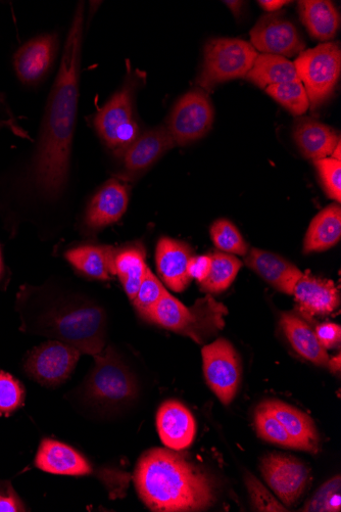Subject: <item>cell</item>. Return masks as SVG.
<instances>
[{
  "mask_svg": "<svg viewBox=\"0 0 341 512\" xmlns=\"http://www.w3.org/2000/svg\"><path fill=\"white\" fill-rule=\"evenodd\" d=\"M84 17V4L80 3L68 32L58 76L48 97L30 168L33 188L47 201L58 200L63 195L69 178L79 103Z\"/></svg>",
  "mask_w": 341,
  "mask_h": 512,
  "instance_id": "1",
  "label": "cell"
},
{
  "mask_svg": "<svg viewBox=\"0 0 341 512\" xmlns=\"http://www.w3.org/2000/svg\"><path fill=\"white\" fill-rule=\"evenodd\" d=\"M134 483L140 499L153 511H203L217 500L213 480L169 448H154L142 454Z\"/></svg>",
  "mask_w": 341,
  "mask_h": 512,
  "instance_id": "2",
  "label": "cell"
},
{
  "mask_svg": "<svg viewBox=\"0 0 341 512\" xmlns=\"http://www.w3.org/2000/svg\"><path fill=\"white\" fill-rule=\"evenodd\" d=\"M228 313L210 294L187 307L166 291L150 322L203 345L224 329Z\"/></svg>",
  "mask_w": 341,
  "mask_h": 512,
  "instance_id": "3",
  "label": "cell"
},
{
  "mask_svg": "<svg viewBox=\"0 0 341 512\" xmlns=\"http://www.w3.org/2000/svg\"><path fill=\"white\" fill-rule=\"evenodd\" d=\"M141 78L130 71L123 86L93 119L96 133L117 157H122L142 133L135 113V97Z\"/></svg>",
  "mask_w": 341,
  "mask_h": 512,
  "instance_id": "4",
  "label": "cell"
},
{
  "mask_svg": "<svg viewBox=\"0 0 341 512\" xmlns=\"http://www.w3.org/2000/svg\"><path fill=\"white\" fill-rule=\"evenodd\" d=\"M94 360L95 365L85 384L90 401L110 409L133 402L138 395V384L119 354L108 347L94 356Z\"/></svg>",
  "mask_w": 341,
  "mask_h": 512,
  "instance_id": "5",
  "label": "cell"
},
{
  "mask_svg": "<svg viewBox=\"0 0 341 512\" xmlns=\"http://www.w3.org/2000/svg\"><path fill=\"white\" fill-rule=\"evenodd\" d=\"M259 53L254 46L237 38H215L206 44L204 63L197 83L212 91L217 85L246 77Z\"/></svg>",
  "mask_w": 341,
  "mask_h": 512,
  "instance_id": "6",
  "label": "cell"
},
{
  "mask_svg": "<svg viewBox=\"0 0 341 512\" xmlns=\"http://www.w3.org/2000/svg\"><path fill=\"white\" fill-rule=\"evenodd\" d=\"M294 64L314 112L333 95L340 78V45L338 42L321 43L300 54Z\"/></svg>",
  "mask_w": 341,
  "mask_h": 512,
  "instance_id": "7",
  "label": "cell"
},
{
  "mask_svg": "<svg viewBox=\"0 0 341 512\" xmlns=\"http://www.w3.org/2000/svg\"><path fill=\"white\" fill-rule=\"evenodd\" d=\"M53 333L59 341L94 357L105 349L106 313L95 306L66 311L54 319Z\"/></svg>",
  "mask_w": 341,
  "mask_h": 512,
  "instance_id": "8",
  "label": "cell"
},
{
  "mask_svg": "<svg viewBox=\"0 0 341 512\" xmlns=\"http://www.w3.org/2000/svg\"><path fill=\"white\" fill-rule=\"evenodd\" d=\"M215 118L213 104L205 90L188 91L173 107L166 127L176 146H187L199 141L211 130Z\"/></svg>",
  "mask_w": 341,
  "mask_h": 512,
  "instance_id": "9",
  "label": "cell"
},
{
  "mask_svg": "<svg viewBox=\"0 0 341 512\" xmlns=\"http://www.w3.org/2000/svg\"><path fill=\"white\" fill-rule=\"evenodd\" d=\"M202 355L208 386L224 405L231 404L241 383L239 354L229 341L219 339L204 346Z\"/></svg>",
  "mask_w": 341,
  "mask_h": 512,
  "instance_id": "10",
  "label": "cell"
},
{
  "mask_svg": "<svg viewBox=\"0 0 341 512\" xmlns=\"http://www.w3.org/2000/svg\"><path fill=\"white\" fill-rule=\"evenodd\" d=\"M261 472L283 505H295L305 493L310 482V470L300 459L281 453L263 457Z\"/></svg>",
  "mask_w": 341,
  "mask_h": 512,
  "instance_id": "11",
  "label": "cell"
},
{
  "mask_svg": "<svg viewBox=\"0 0 341 512\" xmlns=\"http://www.w3.org/2000/svg\"><path fill=\"white\" fill-rule=\"evenodd\" d=\"M80 355V351L61 341L46 342L28 355L25 369L34 381L55 387L71 376Z\"/></svg>",
  "mask_w": 341,
  "mask_h": 512,
  "instance_id": "12",
  "label": "cell"
},
{
  "mask_svg": "<svg viewBox=\"0 0 341 512\" xmlns=\"http://www.w3.org/2000/svg\"><path fill=\"white\" fill-rule=\"evenodd\" d=\"M251 44L262 54L292 58L302 54L306 42L283 13L264 15L251 31Z\"/></svg>",
  "mask_w": 341,
  "mask_h": 512,
  "instance_id": "13",
  "label": "cell"
},
{
  "mask_svg": "<svg viewBox=\"0 0 341 512\" xmlns=\"http://www.w3.org/2000/svg\"><path fill=\"white\" fill-rule=\"evenodd\" d=\"M59 52V35L42 34L23 44L14 56V68L25 85L39 84L50 73Z\"/></svg>",
  "mask_w": 341,
  "mask_h": 512,
  "instance_id": "14",
  "label": "cell"
},
{
  "mask_svg": "<svg viewBox=\"0 0 341 512\" xmlns=\"http://www.w3.org/2000/svg\"><path fill=\"white\" fill-rule=\"evenodd\" d=\"M175 147L166 125L142 131L122 156L125 174L133 177L145 172Z\"/></svg>",
  "mask_w": 341,
  "mask_h": 512,
  "instance_id": "15",
  "label": "cell"
},
{
  "mask_svg": "<svg viewBox=\"0 0 341 512\" xmlns=\"http://www.w3.org/2000/svg\"><path fill=\"white\" fill-rule=\"evenodd\" d=\"M291 295L295 297L301 314L307 319L329 315L340 304L339 292L330 279L304 272L292 289Z\"/></svg>",
  "mask_w": 341,
  "mask_h": 512,
  "instance_id": "16",
  "label": "cell"
},
{
  "mask_svg": "<svg viewBox=\"0 0 341 512\" xmlns=\"http://www.w3.org/2000/svg\"><path fill=\"white\" fill-rule=\"evenodd\" d=\"M157 428L163 444L174 451L190 447L197 436V423L182 403L164 402L157 413Z\"/></svg>",
  "mask_w": 341,
  "mask_h": 512,
  "instance_id": "17",
  "label": "cell"
},
{
  "mask_svg": "<svg viewBox=\"0 0 341 512\" xmlns=\"http://www.w3.org/2000/svg\"><path fill=\"white\" fill-rule=\"evenodd\" d=\"M129 203L127 186L117 179L106 182L89 203L84 223L91 230H99L119 221Z\"/></svg>",
  "mask_w": 341,
  "mask_h": 512,
  "instance_id": "18",
  "label": "cell"
},
{
  "mask_svg": "<svg viewBox=\"0 0 341 512\" xmlns=\"http://www.w3.org/2000/svg\"><path fill=\"white\" fill-rule=\"evenodd\" d=\"M192 256V250L186 243L167 237L158 242L157 268L170 290L180 293L190 285L192 279L188 274V264Z\"/></svg>",
  "mask_w": 341,
  "mask_h": 512,
  "instance_id": "19",
  "label": "cell"
},
{
  "mask_svg": "<svg viewBox=\"0 0 341 512\" xmlns=\"http://www.w3.org/2000/svg\"><path fill=\"white\" fill-rule=\"evenodd\" d=\"M246 265L261 276L275 290L291 295L302 271L285 258L261 249H250Z\"/></svg>",
  "mask_w": 341,
  "mask_h": 512,
  "instance_id": "20",
  "label": "cell"
},
{
  "mask_svg": "<svg viewBox=\"0 0 341 512\" xmlns=\"http://www.w3.org/2000/svg\"><path fill=\"white\" fill-rule=\"evenodd\" d=\"M36 467L54 475L86 476L92 473L88 461L72 447L51 439H44L35 458Z\"/></svg>",
  "mask_w": 341,
  "mask_h": 512,
  "instance_id": "21",
  "label": "cell"
},
{
  "mask_svg": "<svg viewBox=\"0 0 341 512\" xmlns=\"http://www.w3.org/2000/svg\"><path fill=\"white\" fill-rule=\"evenodd\" d=\"M292 134L303 156L313 161L328 158L340 143L333 128L309 117L299 118Z\"/></svg>",
  "mask_w": 341,
  "mask_h": 512,
  "instance_id": "22",
  "label": "cell"
},
{
  "mask_svg": "<svg viewBox=\"0 0 341 512\" xmlns=\"http://www.w3.org/2000/svg\"><path fill=\"white\" fill-rule=\"evenodd\" d=\"M289 436L299 445L300 450L316 454L320 447V438L312 418L280 400L264 401Z\"/></svg>",
  "mask_w": 341,
  "mask_h": 512,
  "instance_id": "23",
  "label": "cell"
},
{
  "mask_svg": "<svg viewBox=\"0 0 341 512\" xmlns=\"http://www.w3.org/2000/svg\"><path fill=\"white\" fill-rule=\"evenodd\" d=\"M280 327L291 347L296 352L318 366L326 367L329 361L327 351L320 345L314 330L296 314L283 313Z\"/></svg>",
  "mask_w": 341,
  "mask_h": 512,
  "instance_id": "24",
  "label": "cell"
},
{
  "mask_svg": "<svg viewBox=\"0 0 341 512\" xmlns=\"http://www.w3.org/2000/svg\"><path fill=\"white\" fill-rule=\"evenodd\" d=\"M341 238V208L331 204L319 212L307 230L304 253L323 252L339 243Z\"/></svg>",
  "mask_w": 341,
  "mask_h": 512,
  "instance_id": "25",
  "label": "cell"
},
{
  "mask_svg": "<svg viewBox=\"0 0 341 512\" xmlns=\"http://www.w3.org/2000/svg\"><path fill=\"white\" fill-rule=\"evenodd\" d=\"M299 15L309 34L320 41L335 37L340 28V14L327 0H303L299 2Z\"/></svg>",
  "mask_w": 341,
  "mask_h": 512,
  "instance_id": "26",
  "label": "cell"
},
{
  "mask_svg": "<svg viewBox=\"0 0 341 512\" xmlns=\"http://www.w3.org/2000/svg\"><path fill=\"white\" fill-rule=\"evenodd\" d=\"M116 248L111 246H82L66 253V259L82 273L100 281L114 275Z\"/></svg>",
  "mask_w": 341,
  "mask_h": 512,
  "instance_id": "27",
  "label": "cell"
},
{
  "mask_svg": "<svg viewBox=\"0 0 341 512\" xmlns=\"http://www.w3.org/2000/svg\"><path fill=\"white\" fill-rule=\"evenodd\" d=\"M245 78L265 89L271 85L301 81L294 63L286 58L268 54L258 55Z\"/></svg>",
  "mask_w": 341,
  "mask_h": 512,
  "instance_id": "28",
  "label": "cell"
},
{
  "mask_svg": "<svg viewBox=\"0 0 341 512\" xmlns=\"http://www.w3.org/2000/svg\"><path fill=\"white\" fill-rule=\"evenodd\" d=\"M146 268L145 253L141 246H129L116 250L114 275H117L128 298L133 301L142 283Z\"/></svg>",
  "mask_w": 341,
  "mask_h": 512,
  "instance_id": "29",
  "label": "cell"
},
{
  "mask_svg": "<svg viewBox=\"0 0 341 512\" xmlns=\"http://www.w3.org/2000/svg\"><path fill=\"white\" fill-rule=\"evenodd\" d=\"M211 257V271L200 285L202 290L209 294H219L226 291L233 284L242 263L234 255L223 252H216Z\"/></svg>",
  "mask_w": 341,
  "mask_h": 512,
  "instance_id": "30",
  "label": "cell"
},
{
  "mask_svg": "<svg viewBox=\"0 0 341 512\" xmlns=\"http://www.w3.org/2000/svg\"><path fill=\"white\" fill-rule=\"evenodd\" d=\"M255 427L263 440L284 448L300 450L299 445L289 436L265 402L256 409Z\"/></svg>",
  "mask_w": 341,
  "mask_h": 512,
  "instance_id": "31",
  "label": "cell"
},
{
  "mask_svg": "<svg viewBox=\"0 0 341 512\" xmlns=\"http://www.w3.org/2000/svg\"><path fill=\"white\" fill-rule=\"evenodd\" d=\"M266 92L295 116H303L310 108L307 91L301 81L271 85Z\"/></svg>",
  "mask_w": 341,
  "mask_h": 512,
  "instance_id": "32",
  "label": "cell"
},
{
  "mask_svg": "<svg viewBox=\"0 0 341 512\" xmlns=\"http://www.w3.org/2000/svg\"><path fill=\"white\" fill-rule=\"evenodd\" d=\"M166 291L167 290L163 283L160 282V279L149 267L146 268L142 283L132 301L135 309L142 319L150 322L154 310Z\"/></svg>",
  "mask_w": 341,
  "mask_h": 512,
  "instance_id": "33",
  "label": "cell"
},
{
  "mask_svg": "<svg viewBox=\"0 0 341 512\" xmlns=\"http://www.w3.org/2000/svg\"><path fill=\"white\" fill-rule=\"evenodd\" d=\"M211 239L217 249L231 255L245 257L249 252V245L242 238L237 227L227 219L216 220L210 229Z\"/></svg>",
  "mask_w": 341,
  "mask_h": 512,
  "instance_id": "34",
  "label": "cell"
},
{
  "mask_svg": "<svg viewBox=\"0 0 341 512\" xmlns=\"http://www.w3.org/2000/svg\"><path fill=\"white\" fill-rule=\"evenodd\" d=\"M341 510V479L336 476L326 482L308 501L303 511H327Z\"/></svg>",
  "mask_w": 341,
  "mask_h": 512,
  "instance_id": "35",
  "label": "cell"
},
{
  "mask_svg": "<svg viewBox=\"0 0 341 512\" xmlns=\"http://www.w3.org/2000/svg\"><path fill=\"white\" fill-rule=\"evenodd\" d=\"M326 195L337 202L341 201V161L324 158L314 161Z\"/></svg>",
  "mask_w": 341,
  "mask_h": 512,
  "instance_id": "36",
  "label": "cell"
},
{
  "mask_svg": "<svg viewBox=\"0 0 341 512\" xmlns=\"http://www.w3.org/2000/svg\"><path fill=\"white\" fill-rule=\"evenodd\" d=\"M25 400L22 385L7 372L0 370V414H11L19 409Z\"/></svg>",
  "mask_w": 341,
  "mask_h": 512,
  "instance_id": "37",
  "label": "cell"
},
{
  "mask_svg": "<svg viewBox=\"0 0 341 512\" xmlns=\"http://www.w3.org/2000/svg\"><path fill=\"white\" fill-rule=\"evenodd\" d=\"M246 484L252 506L256 511H287L285 505L281 504L256 477L248 475Z\"/></svg>",
  "mask_w": 341,
  "mask_h": 512,
  "instance_id": "38",
  "label": "cell"
},
{
  "mask_svg": "<svg viewBox=\"0 0 341 512\" xmlns=\"http://www.w3.org/2000/svg\"><path fill=\"white\" fill-rule=\"evenodd\" d=\"M316 337L320 345L327 351L340 346L341 329L340 325L332 322L317 325Z\"/></svg>",
  "mask_w": 341,
  "mask_h": 512,
  "instance_id": "39",
  "label": "cell"
},
{
  "mask_svg": "<svg viewBox=\"0 0 341 512\" xmlns=\"http://www.w3.org/2000/svg\"><path fill=\"white\" fill-rule=\"evenodd\" d=\"M211 267V255L192 256L188 264V274L191 279H197L202 284L208 277Z\"/></svg>",
  "mask_w": 341,
  "mask_h": 512,
  "instance_id": "40",
  "label": "cell"
},
{
  "mask_svg": "<svg viewBox=\"0 0 341 512\" xmlns=\"http://www.w3.org/2000/svg\"><path fill=\"white\" fill-rule=\"evenodd\" d=\"M0 128L10 129L16 135L27 136L17 123L15 116L2 93H0Z\"/></svg>",
  "mask_w": 341,
  "mask_h": 512,
  "instance_id": "41",
  "label": "cell"
},
{
  "mask_svg": "<svg viewBox=\"0 0 341 512\" xmlns=\"http://www.w3.org/2000/svg\"><path fill=\"white\" fill-rule=\"evenodd\" d=\"M18 511H25V507L14 490L10 486L0 489V512Z\"/></svg>",
  "mask_w": 341,
  "mask_h": 512,
  "instance_id": "42",
  "label": "cell"
},
{
  "mask_svg": "<svg viewBox=\"0 0 341 512\" xmlns=\"http://www.w3.org/2000/svg\"><path fill=\"white\" fill-rule=\"evenodd\" d=\"M261 8L269 13H277L282 7L289 4V2H285V0H262V2H258Z\"/></svg>",
  "mask_w": 341,
  "mask_h": 512,
  "instance_id": "43",
  "label": "cell"
},
{
  "mask_svg": "<svg viewBox=\"0 0 341 512\" xmlns=\"http://www.w3.org/2000/svg\"><path fill=\"white\" fill-rule=\"evenodd\" d=\"M228 9L232 12V14L235 16V18H239L242 13V8L245 6V3L243 2H232V0H229V2H223Z\"/></svg>",
  "mask_w": 341,
  "mask_h": 512,
  "instance_id": "44",
  "label": "cell"
},
{
  "mask_svg": "<svg viewBox=\"0 0 341 512\" xmlns=\"http://www.w3.org/2000/svg\"><path fill=\"white\" fill-rule=\"evenodd\" d=\"M333 374H339L341 368V357L337 355L336 357L329 359L327 366Z\"/></svg>",
  "mask_w": 341,
  "mask_h": 512,
  "instance_id": "45",
  "label": "cell"
},
{
  "mask_svg": "<svg viewBox=\"0 0 341 512\" xmlns=\"http://www.w3.org/2000/svg\"><path fill=\"white\" fill-rule=\"evenodd\" d=\"M340 149H341V144L338 143V145L335 147L334 151L332 152L331 154V158L332 159H335V160H338V161H341V152H340Z\"/></svg>",
  "mask_w": 341,
  "mask_h": 512,
  "instance_id": "46",
  "label": "cell"
},
{
  "mask_svg": "<svg viewBox=\"0 0 341 512\" xmlns=\"http://www.w3.org/2000/svg\"><path fill=\"white\" fill-rule=\"evenodd\" d=\"M3 271H4L3 257H2V252H0V278H2Z\"/></svg>",
  "mask_w": 341,
  "mask_h": 512,
  "instance_id": "47",
  "label": "cell"
}]
</instances>
